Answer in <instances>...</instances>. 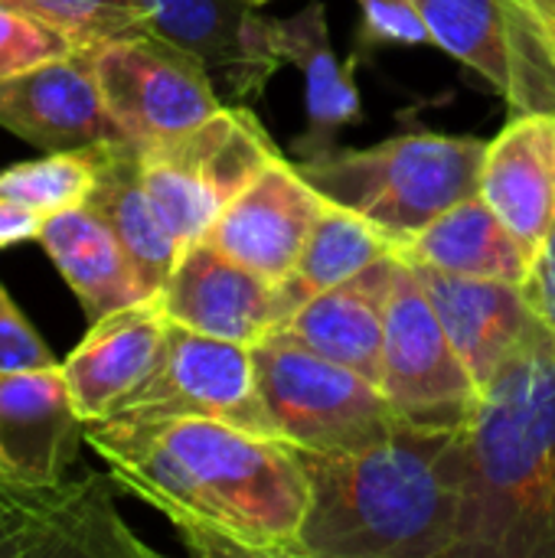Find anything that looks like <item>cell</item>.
I'll list each match as a JSON object with an SVG mask.
<instances>
[{
  "mask_svg": "<svg viewBox=\"0 0 555 558\" xmlns=\"http://www.w3.org/2000/svg\"><path fill=\"white\" fill-rule=\"evenodd\" d=\"M85 441L193 556L304 558L311 487L291 445L196 415L98 418L85 422Z\"/></svg>",
  "mask_w": 555,
  "mask_h": 558,
  "instance_id": "1",
  "label": "cell"
},
{
  "mask_svg": "<svg viewBox=\"0 0 555 558\" xmlns=\"http://www.w3.org/2000/svg\"><path fill=\"white\" fill-rule=\"evenodd\" d=\"M298 461L311 487L304 558H451L464 490L461 428L406 425L379 445L298 451Z\"/></svg>",
  "mask_w": 555,
  "mask_h": 558,
  "instance_id": "2",
  "label": "cell"
},
{
  "mask_svg": "<svg viewBox=\"0 0 555 558\" xmlns=\"http://www.w3.org/2000/svg\"><path fill=\"white\" fill-rule=\"evenodd\" d=\"M461 451L451 558H555V343L543 324L481 389Z\"/></svg>",
  "mask_w": 555,
  "mask_h": 558,
  "instance_id": "3",
  "label": "cell"
},
{
  "mask_svg": "<svg viewBox=\"0 0 555 558\" xmlns=\"http://www.w3.org/2000/svg\"><path fill=\"white\" fill-rule=\"evenodd\" d=\"M487 141L458 134H399L376 147H324L294 167L334 203L366 216L396 248L445 209L478 193Z\"/></svg>",
  "mask_w": 555,
  "mask_h": 558,
  "instance_id": "4",
  "label": "cell"
},
{
  "mask_svg": "<svg viewBox=\"0 0 555 558\" xmlns=\"http://www.w3.org/2000/svg\"><path fill=\"white\" fill-rule=\"evenodd\" d=\"M252 363L275 438L298 451L343 454L409 425L376 383L275 333L252 343Z\"/></svg>",
  "mask_w": 555,
  "mask_h": 558,
  "instance_id": "5",
  "label": "cell"
},
{
  "mask_svg": "<svg viewBox=\"0 0 555 558\" xmlns=\"http://www.w3.org/2000/svg\"><path fill=\"white\" fill-rule=\"evenodd\" d=\"M278 157L268 131L249 108L222 105L206 121L141 144L147 196L180 252L206 239L219 213Z\"/></svg>",
  "mask_w": 555,
  "mask_h": 558,
  "instance_id": "6",
  "label": "cell"
},
{
  "mask_svg": "<svg viewBox=\"0 0 555 558\" xmlns=\"http://www.w3.org/2000/svg\"><path fill=\"white\" fill-rule=\"evenodd\" d=\"M432 43L474 69L514 114H555V26L530 0H412Z\"/></svg>",
  "mask_w": 555,
  "mask_h": 558,
  "instance_id": "7",
  "label": "cell"
},
{
  "mask_svg": "<svg viewBox=\"0 0 555 558\" xmlns=\"http://www.w3.org/2000/svg\"><path fill=\"white\" fill-rule=\"evenodd\" d=\"M379 389L419 428H461L481 396L406 258L386 311Z\"/></svg>",
  "mask_w": 555,
  "mask_h": 558,
  "instance_id": "8",
  "label": "cell"
},
{
  "mask_svg": "<svg viewBox=\"0 0 555 558\" xmlns=\"http://www.w3.org/2000/svg\"><path fill=\"white\" fill-rule=\"evenodd\" d=\"M180 415L216 418L275 438L258 392L252 347L206 337L170 320L157 369L111 418L150 422Z\"/></svg>",
  "mask_w": 555,
  "mask_h": 558,
  "instance_id": "9",
  "label": "cell"
},
{
  "mask_svg": "<svg viewBox=\"0 0 555 558\" xmlns=\"http://www.w3.org/2000/svg\"><path fill=\"white\" fill-rule=\"evenodd\" d=\"M92 56L111 118L137 144L180 134L222 108L206 65L157 33L92 46Z\"/></svg>",
  "mask_w": 555,
  "mask_h": 558,
  "instance_id": "10",
  "label": "cell"
},
{
  "mask_svg": "<svg viewBox=\"0 0 555 558\" xmlns=\"http://www.w3.org/2000/svg\"><path fill=\"white\" fill-rule=\"evenodd\" d=\"M111 481L101 474L52 484L0 477V556H157L118 517Z\"/></svg>",
  "mask_w": 555,
  "mask_h": 558,
  "instance_id": "11",
  "label": "cell"
},
{
  "mask_svg": "<svg viewBox=\"0 0 555 558\" xmlns=\"http://www.w3.org/2000/svg\"><path fill=\"white\" fill-rule=\"evenodd\" d=\"M327 196L281 154L219 213L206 242L232 262L281 284L301 258Z\"/></svg>",
  "mask_w": 555,
  "mask_h": 558,
  "instance_id": "12",
  "label": "cell"
},
{
  "mask_svg": "<svg viewBox=\"0 0 555 558\" xmlns=\"http://www.w3.org/2000/svg\"><path fill=\"white\" fill-rule=\"evenodd\" d=\"M0 124L43 150L128 137L105 105L92 46L0 78Z\"/></svg>",
  "mask_w": 555,
  "mask_h": 558,
  "instance_id": "13",
  "label": "cell"
},
{
  "mask_svg": "<svg viewBox=\"0 0 555 558\" xmlns=\"http://www.w3.org/2000/svg\"><path fill=\"white\" fill-rule=\"evenodd\" d=\"M150 33L193 52L222 105L258 98L281 65L272 16L249 0H150Z\"/></svg>",
  "mask_w": 555,
  "mask_h": 558,
  "instance_id": "14",
  "label": "cell"
},
{
  "mask_svg": "<svg viewBox=\"0 0 555 558\" xmlns=\"http://www.w3.org/2000/svg\"><path fill=\"white\" fill-rule=\"evenodd\" d=\"M157 294L173 324L245 347L281 324L278 284L232 262L206 239L180 252Z\"/></svg>",
  "mask_w": 555,
  "mask_h": 558,
  "instance_id": "15",
  "label": "cell"
},
{
  "mask_svg": "<svg viewBox=\"0 0 555 558\" xmlns=\"http://www.w3.org/2000/svg\"><path fill=\"white\" fill-rule=\"evenodd\" d=\"M85 441L62 366L0 373V477L52 484L69 474Z\"/></svg>",
  "mask_w": 555,
  "mask_h": 558,
  "instance_id": "16",
  "label": "cell"
},
{
  "mask_svg": "<svg viewBox=\"0 0 555 558\" xmlns=\"http://www.w3.org/2000/svg\"><path fill=\"white\" fill-rule=\"evenodd\" d=\"M399 252L373 262L343 284L304 301L272 333L324 360H334L370 383H383L386 311L399 278Z\"/></svg>",
  "mask_w": 555,
  "mask_h": 558,
  "instance_id": "17",
  "label": "cell"
},
{
  "mask_svg": "<svg viewBox=\"0 0 555 558\" xmlns=\"http://www.w3.org/2000/svg\"><path fill=\"white\" fill-rule=\"evenodd\" d=\"M170 317L160 294L121 307L92 324L88 337L62 363L72 405L85 422L111 418L157 369Z\"/></svg>",
  "mask_w": 555,
  "mask_h": 558,
  "instance_id": "18",
  "label": "cell"
},
{
  "mask_svg": "<svg viewBox=\"0 0 555 558\" xmlns=\"http://www.w3.org/2000/svg\"><path fill=\"white\" fill-rule=\"evenodd\" d=\"M448 340L468 366L478 389H484L497 369L536 333L540 317L533 314L523 284L491 278H458L435 268L412 265Z\"/></svg>",
  "mask_w": 555,
  "mask_h": 558,
  "instance_id": "19",
  "label": "cell"
},
{
  "mask_svg": "<svg viewBox=\"0 0 555 558\" xmlns=\"http://www.w3.org/2000/svg\"><path fill=\"white\" fill-rule=\"evenodd\" d=\"M481 199L504 219V226L540 258L555 226V114L523 111L487 141Z\"/></svg>",
  "mask_w": 555,
  "mask_h": 558,
  "instance_id": "20",
  "label": "cell"
},
{
  "mask_svg": "<svg viewBox=\"0 0 555 558\" xmlns=\"http://www.w3.org/2000/svg\"><path fill=\"white\" fill-rule=\"evenodd\" d=\"M36 242L75 291L88 324L150 298L121 239L92 206L52 213Z\"/></svg>",
  "mask_w": 555,
  "mask_h": 558,
  "instance_id": "21",
  "label": "cell"
},
{
  "mask_svg": "<svg viewBox=\"0 0 555 558\" xmlns=\"http://www.w3.org/2000/svg\"><path fill=\"white\" fill-rule=\"evenodd\" d=\"M396 252L419 268L507 284H527L536 265L527 245L504 226V219L481 199V193H471L445 209Z\"/></svg>",
  "mask_w": 555,
  "mask_h": 558,
  "instance_id": "22",
  "label": "cell"
},
{
  "mask_svg": "<svg viewBox=\"0 0 555 558\" xmlns=\"http://www.w3.org/2000/svg\"><path fill=\"white\" fill-rule=\"evenodd\" d=\"M85 206L114 229L147 291L157 294L180 258V245L147 196L137 141L124 137L95 144V186Z\"/></svg>",
  "mask_w": 555,
  "mask_h": 558,
  "instance_id": "23",
  "label": "cell"
},
{
  "mask_svg": "<svg viewBox=\"0 0 555 558\" xmlns=\"http://www.w3.org/2000/svg\"><path fill=\"white\" fill-rule=\"evenodd\" d=\"M272 36H275V49L281 62H294L304 75V101H307V121H311L301 141L304 157L324 147H334V134L360 121V95H357L350 69H340L330 49L324 3L311 0L301 13L288 20L272 16Z\"/></svg>",
  "mask_w": 555,
  "mask_h": 558,
  "instance_id": "24",
  "label": "cell"
},
{
  "mask_svg": "<svg viewBox=\"0 0 555 558\" xmlns=\"http://www.w3.org/2000/svg\"><path fill=\"white\" fill-rule=\"evenodd\" d=\"M396 252V242L376 229L366 216L327 199L301 258L294 262L291 275L278 284V307L281 320L291 317L304 301L343 284L347 278L360 275L373 262Z\"/></svg>",
  "mask_w": 555,
  "mask_h": 558,
  "instance_id": "25",
  "label": "cell"
},
{
  "mask_svg": "<svg viewBox=\"0 0 555 558\" xmlns=\"http://www.w3.org/2000/svg\"><path fill=\"white\" fill-rule=\"evenodd\" d=\"M95 186V144L75 150H49V157L0 170V196L23 203L46 219L52 213L85 206Z\"/></svg>",
  "mask_w": 555,
  "mask_h": 558,
  "instance_id": "26",
  "label": "cell"
},
{
  "mask_svg": "<svg viewBox=\"0 0 555 558\" xmlns=\"http://www.w3.org/2000/svg\"><path fill=\"white\" fill-rule=\"evenodd\" d=\"M49 26L62 29L75 46H101L121 36L150 33V0H10Z\"/></svg>",
  "mask_w": 555,
  "mask_h": 558,
  "instance_id": "27",
  "label": "cell"
},
{
  "mask_svg": "<svg viewBox=\"0 0 555 558\" xmlns=\"http://www.w3.org/2000/svg\"><path fill=\"white\" fill-rule=\"evenodd\" d=\"M75 49L82 46H75L62 29L10 0H0V78L69 56Z\"/></svg>",
  "mask_w": 555,
  "mask_h": 558,
  "instance_id": "28",
  "label": "cell"
},
{
  "mask_svg": "<svg viewBox=\"0 0 555 558\" xmlns=\"http://www.w3.org/2000/svg\"><path fill=\"white\" fill-rule=\"evenodd\" d=\"M59 366L49 347L36 337L26 324L13 298L0 284V373H23V369H49Z\"/></svg>",
  "mask_w": 555,
  "mask_h": 558,
  "instance_id": "29",
  "label": "cell"
},
{
  "mask_svg": "<svg viewBox=\"0 0 555 558\" xmlns=\"http://www.w3.org/2000/svg\"><path fill=\"white\" fill-rule=\"evenodd\" d=\"M360 10L366 36L376 43H432V33L412 0H360Z\"/></svg>",
  "mask_w": 555,
  "mask_h": 558,
  "instance_id": "30",
  "label": "cell"
},
{
  "mask_svg": "<svg viewBox=\"0 0 555 558\" xmlns=\"http://www.w3.org/2000/svg\"><path fill=\"white\" fill-rule=\"evenodd\" d=\"M523 294H527L533 314L550 330L555 343V226L543 252H540V258H536V265H533V271H530V278H527V284H523Z\"/></svg>",
  "mask_w": 555,
  "mask_h": 558,
  "instance_id": "31",
  "label": "cell"
},
{
  "mask_svg": "<svg viewBox=\"0 0 555 558\" xmlns=\"http://www.w3.org/2000/svg\"><path fill=\"white\" fill-rule=\"evenodd\" d=\"M43 222H46L43 213L0 196V248H10L26 239H39Z\"/></svg>",
  "mask_w": 555,
  "mask_h": 558,
  "instance_id": "32",
  "label": "cell"
},
{
  "mask_svg": "<svg viewBox=\"0 0 555 558\" xmlns=\"http://www.w3.org/2000/svg\"><path fill=\"white\" fill-rule=\"evenodd\" d=\"M543 10H546V16L553 20V26H555V0H543Z\"/></svg>",
  "mask_w": 555,
  "mask_h": 558,
  "instance_id": "33",
  "label": "cell"
},
{
  "mask_svg": "<svg viewBox=\"0 0 555 558\" xmlns=\"http://www.w3.org/2000/svg\"><path fill=\"white\" fill-rule=\"evenodd\" d=\"M530 3H533V7H540V10H543V0H530ZM543 13H546V10H543Z\"/></svg>",
  "mask_w": 555,
  "mask_h": 558,
  "instance_id": "34",
  "label": "cell"
},
{
  "mask_svg": "<svg viewBox=\"0 0 555 558\" xmlns=\"http://www.w3.org/2000/svg\"><path fill=\"white\" fill-rule=\"evenodd\" d=\"M249 3H258V7H262V3H268V0H249Z\"/></svg>",
  "mask_w": 555,
  "mask_h": 558,
  "instance_id": "35",
  "label": "cell"
}]
</instances>
